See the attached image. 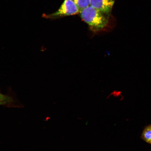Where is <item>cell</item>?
<instances>
[{
    "instance_id": "obj_1",
    "label": "cell",
    "mask_w": 151,
    "mask_h": 151,
    "mask_svg": "<svg viewBox=\"0 0 151 151\" xmlns=\"http://www.w3.org/2000/svg\"><path fill=\"white\" fill-rule=\"evenodd\" d=\"M79 14L94 34L109 32L114 27L115 21L112 15L104 14L90 5L81 11Z\"/></svg>"
},
{
    "instance_id": "obj_2",
    "label": "cell",
    "mask_w": 151,
    "mask_h": 151,
    "mask_svg": "<svg viewBox=\"0 0 151 151\" xmlns=\"http://www.w3.org/2000/svg\"><path fill=\"white\" fill-rule=\"evenodd\" d=\"M80 11L73 0H64L58 10L52 14H43V17L55 19L80 14Z\"/></svg>"
},
{
    "instance_id": "obj_3",
    "label": "cell",
    "mask_w": 151,
    "mask_h": 151,
    "mask_svg": "<svg viewBox=\"0 0 151 151\" xmlns=\"http://www.w3.org/2000/svg\"><path fill=\"white\" fill-rule=\"evenodd\" d=\"M114 0H90L91 6L103 14L111 16Z\"/></svg>"
},
{
    "instance_id": "obj_4",
    "label": "cell",
    "mask_w": 151,
    "mask_h": 151,
    "mask_svg": "<svg viewBox=\"0 0 151 151\" xmlns=\"http://www.w3.org/2000/svg\"><path fill=\"white\" fill-rule=\"evenodd\" d=\"M141 137L146 142L151 144V125H149L145 127Z\"/></svg>"
},
{
    "instance_id": "obj_5",
    "label": "cell",
    "mask_w": 151,
    "mask_h": 151,
    "mask_svg": "<svg viewBox=\"0 0 151 151\" xmlns=\"http://www.w3.org/2000/svg\"><path fill=\"white\" fill-rule=\"evenodd\" d=\"M80 11L89 6L90 0H73Z\"/></svg>"
},
{
    "instance_id": "obj_6",
    "label": "cell",
    "mask_w": 151,
    "mask_h": 151,
    "mask_svg": "<svg viewBox=\"0 0 151 151\" xmlns=\"http://www.w3.org/2000/svg\"><path fill=\"white\" fill-rule=\"evenodd\" d=\"M13 101L12 98L9 96L0 93V105L9 104Z\"/></svg>"
}]
</instances>
